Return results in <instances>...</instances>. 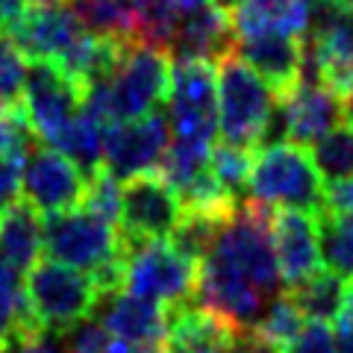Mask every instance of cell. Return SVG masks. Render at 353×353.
I'll return each mask as SVG.
<instances>
[{
	"label": "cell",
	"mask_w": 353,
	"mask_h": 353,
	"mask_svg": "<svg viewBox=\"0 0 353 353\" xmlns=\"http://www.w3.org/2000/svg\"><path fill=\"white\" fill-rule=\"evenodd\" d=\"M21 106L30 118L32 132L50 148H59L83 109V88L57 62H32L27 68Z\"/></svg>",
	"instance_id": "cell-8"
},
{
	"label": "cell",
	"mask_w": 353,
	"mask_h": 353,
	"mask_svg": "<svg viewBox=\"0 0 353 353\" xmlns=\"http://www.w3.org/2000/svg\"><path fill=\"white\" fill-rule=\"evenodd\" d=\"M336 353H353V318L347 315L336 321Z\"/></svg>",
	"instance_id": "cell-43"
},
{
	"label": "cell",
	"mask_w": 353,
	"mask_h": 353,
	"mask_svg": "<svg viewBox=\"0 0 353 353\" xmlns=\"http://www.w3.org/2000/svg\"><path fill=\"white\" fill-rule=\"evenodd\" d=\"M106 353H165V347H141V345H127V341H109Z\"/></svg>",
	"instance_id": "cell-46"
},
{
	"label": "cell",
	"mask_w": 353,
	"mask_h": 353,
	"mask_svg": "<svg viewBox=\"0 0 353 353\" xmlns=\"http://www.w3.org/2000/svg\"><path fill=\"white\" fill-rule=\"evenodd\" d=\"M283 353H336V330L324 321H309Z\"/></svg>",
	"instance_id": "cell-39"
},
{
	"label": "cell",
	"mask_w": 353,
	"mask_h": 353,
	"mask_svg": "<svg viewBox=\"0 0 353 353\" xmlns=\"http://www.w3.org/2000/svg\"><path fill=\"white\" fill-rule=\"evenodd\" d=\"M271 236L280 280L294 289L321 271V221L306 209H271Z\"/></svg>",
	"instance_id": "cell-15"
},
{
	"label": "cell",
	"mask_w": 353,
	"mask_h": 353,
	"mask_svg": "<svg viewBox=\"0 0 353 353\" xmlns=\"http://www.w3.org/2000/svg\"><path fill=\"white\" fill-rule=\"evenodd\" d=\"M80 30L83 24L77 21L68 3H41L24 9V15L6 32L15 41V48L24 53V59L57 62Z\"/></svg>",
	"instance_id": "cell-17"
},
{
	"label": "cell",
	"mask_w": 353,
	"mask_h": 353,
	"mask_svg": "<svg viewBox=\"0 0 353 353\" xmlns=\"http://www.w3.org/2000/svg\"><path fill=\"white\" fill-rule=\"evenodd\" d=\"M315 18V0H241L233 12L236 36L303 39Z\"/></svg>",
	"instance_id": "cell-21"
},
{
	"label": "cell",
	"mask_w": 353,
	"mask_h": 353,
	"mask_svg": "<svg viewBox=\"0 0 353 353\" xmlns=\"http://www.w3.org/2000/svg\"><path fill=\"white\" fill-rule=\"evenodd\" d=\"M168 145H171V121L157 109V112L145 118L106 127L103 165L115 180L127 183L139 174L157 171Z\"/></svg>",
	"instance_id": "cell-10"
},
{
	"label": "cell",
	"mask_w": 353,
	"mask_h": 353,
	"mask_svg": "<svg viewBox=\"0 0 353 353\" xmlns=\"http://www.w3.org/2000/svg\"><path fill=\"white\" fill-rule=\"evenodd\" d=\"M312 159L327 183L353 176V121L330 130L321 141L312 145Z\"/></svg>",
	"instance_id": "cell-32"
},
{
	"label": "cell",
	"mask_w": 353,
	"mask_h": 353,
	"mask_svg": "<svg viewBox=\"0 0 353 353\" xmlns=\"http://www.w3.org/2000/svg\"><path fill=\"white\" fill-rule=\"evenodd\" d=\"M32 6H41V3H59V0H30Z\"/></svg>",
	"instance_id": "cell-50"
},
{
	"label": "cell",
	"mask_w": 353,
	"mask_h": 353,
	"mask_svg": "<svg viewBox=\"0 0 353 353\" xmlns=\"http://www.w3.org/2000/svg\"><path fill=\"white\" fill-rule=\"evenodd\" d=\"M127 239V236H124ZM201 262L180 253L168 239L130 241L127 239V280L124 292L162 303L165 309L194 301Z\"/></svg>",
	"instance_id": "cell-6"
},
{
	"label": "cell",
	"mask_w": 353,
	"mask_h": 353,
	"mask_svg": "<svg viewBox=\"0 0 353 353\" xmlns=\"http://www.w3.org/2000/svg\"><path fill=\"white\" fill-rule=\"evenodd\" d=\"M315 9H321V12H330V15L353 18V0H315Z\"/></svg>",
	"instance_id": "cell-45"
},
{
	"label": "cell",
	"mask_w": 353,
	"mask_h": 353,
	"mask_svg": "<svg viewBox=\"0 0 353 353\" xmlns=\"http://www.w3.org/2000/svg\"><path fill=\"white\" fill-rule=\"evenodd\" d=\"M236 53L256 71L274 94L289 97L306 74V44L294 36H250L236 41Z\"/></svg>",
	"instance_id": "cell-19"
},
{
	"label": "cell",
	"mask_w": 353,
	"mask_h": 353,
	"mask_svg": "<svg viewBox=\"0 0 353 353\" xmlns=\"http://www.w3.org/2000/svg\"><path fill=\"white\" fill-rule=\"evenodd\" d=\"M9 353H62V350L57 345V339H53V333H48V330H39V333L15 341V345L9 347Z\"/></svg>",
	"instance_id": "cell-42"
},
{
	"label": "cell",
	"mask_w": 353,
	"mask_h": 353,
	"mask_svg": "<svg viewBox=\"0 0 353 353\" xmlns=\"http://www.w3.org/2000/svg\"><path fill=\"white\" fill-rule=\"evenodd\" d=\"M27 157L30 153H0V215L21 203Z\"/></svg>",
	"instance_id": "cell-37"
},
{
	"label": "cell",
	"mask_w": 353,
	"mask_h": 353,
	"mask_svg": "<svg viewBox=\"0 0 353 353\" xmlns=\"http://www.w3.org/2000/svg\"><path fill=\"white\" fill-rule=\"evenodd\" d=\"M262 292L253 285L245 274H239L227 259H221L218 253H209L201 262L197 271V292L194 301L212 309L224 321L236 327L256 324L262 315Z\"/></svg>",
	"instance_id": "cell-14"
},
{
	"label": "cell",
	"mask_w": 353,
	"mask_h": 353,
	"mask_svg": "<svg viewBox=\"0 0 353 353\" xmlns=\"http://www.w3.org/2000/svg\"><path fill=\"white\" fill-rule=\"evenodd\" d=\"M27 83V62L24 53L15 48L6 30H0V109L18 106Z\"/></svg>",
	"instance_id": "cell-35"
},
{
	"label": "cell",
	"mask_w": 353,
	"mask_h": 353,
	"mask_svg": "<svg viewBox=\"0 0 353 353\" xmlns=\"http://www.w3.org/2000/svg\"><path fill=\"white\" fill-rule=\"evenodd\" d=\"M103 141H106V124L97 121L94 115H88L85 109H80V115L71 124V130L65 132V139L59 141V148L77 168H80L88 180L94 174H101L103 165Z\"/></svg>",
	"instance_id": "cell-29"
},
{
	"label": "cell",
	"mask_w": 353,
	"mask_h": 353,
	"mask_svg": "<svg viewBox=\"0 0 353 353\" xmlns=\"http://www.w3.org/2000/svg\"><path fill=\"white\" fill-rule=\"evenodd\" d=\"M350 121H353V106H350Z\"/></svg>",
	"instance_id": "cell-53"
},
{
	"label": "cell",
	"mask_w": 353,
	"mask_h": 353,
	"mask_svg": "<svg viewBox=\"0 0 353 353\" xmlns=\"http://www.w3.org/2000/svg\"><path fill=\"white\" fill-rule=\"evenodd\" d=\"M44 253L92 277L106 265L127 259V239L101 215L88 209H68L44 218Z\"/></svg>",
	"instance_id": "cell-5"
},
{
	"label": "cell",
	"mask_w": 353,
	"mask_h": 353,
	"mask_svg": "<svg viewBox=\"0 0 353 353\" xmlns=\"http://www.w3.org/2000/svg\"><path fill=\"white\" fill-rule=\"evenodd\" d=\"M215 6H221V9H227V12H236V6L241 3V0H212Z\"/></svg>",
	"instance_id": "cell-49"
},
{
	"label": "cell",
	"mask_w": 353,
	"mask_h": 353,
	"mask_svg": "<svg viewBox=\"0 0 353 353\" xmlns=\"http://www.w3.org/2000/svg\"><path fill=\"white\" fill-rule=\"evenodd\" d=\"M221 259H227L239 274L256 285L262 294H277L280 289V268L277 250L271 236V209L256 201H245L236 206V212L221 230L215 250Z\"/></svg>",
	"instance_id": "cell-7"
},
{
	"label": "cell",
	"mask_w": 353,
	"mask_h": 353,
	"mask_svg": "<svg viewBox=\"0 0 353 353\" xmlns=\"http://www.w3.org/2000/svg\"><path fill=\"white\" fill-rule=\"evenodd\" d=\"M321 24L315 27L306 44V74L318 77L347 103H353V18L321 12Z\"/></svg>",
	"instance_id": "cell-16"
},
{
	"label": "cell",
	"mask_w": 353,
	"mask_h": 353,
	"mask_svg": "<svg viewBox=\"0 0 353 353\" xmlns=\"http://www.w3.org/2000/svg\"><path fill=\"white\" fill-rule=\"evenodd\" d=\"M303 321L306 318H303L301 309H297V303L292 301V294H274L271 303L262 309L259 321L253 327H256L268 341H274L280 350H285L297 336H301V330L306 327Z\"/></svg>",
	"instance_id": "cell-34"
},
{
	"label": "cell",
	"mask_w": 353,
	"mask_h": 353,
	"mask_svg": "<svg viewBox=\"0 0 353 353\" xmlns=\"http://www.w3.org/2000/svg\"><path fill=\"white\" fill-rule=\"evenodd\" d=\"M321 262L341 280H353V215L321 212Z\"/></svg>",
	"instance_id": "cell-31"
},
{
	"label": "cell",
	"mask_w": 353,
	"mask_h": 353,
	"mask_svg": "<svg viewBox=\"0 0 353 353\" xmlns=\"http://www.w3.org/2000/svg\"><path fill=\"white\" fill-rule=\"evenodd\" d=\"M209 3H212V0H176V9H180V15H192Z\"/></svg>",
	"instance_id": "cell-47"
},
{
	"label": "cell",
	"mask_w": 353,
	"mask_h": 353,
	"mask_svg": "<svg viewBox=\"0 0 353 353\" xmlns=\"http://www.w3.org/2000/svg\"><path fill=\"white\" fill-rule=\"evenodd\" d=\"M183 215V203L159 171L139 174L124 183L121 233L130 241L168 239Z\"/></svg>",
	"instance_id": "cell-11"
},
{
	"label": "cell",
	"mask_w": 353,
	"mask_h": 353,
	"mask_svg": "<svg viewBox=\"0 0 353 353\" xmlns=\"http://www.w3.org/2000/svg\"><path fill=\"white\" fill-rule=\"evenodd\" d=\"M85 185L88 176L62 150L50 145H36L30 150L24 168V194L41 218L68 212L77 203H83Z\"/></svg>",
	"instance_id": "cell-12"
},
{
	"label": "cell",
	"mask_w": 353,
	"mask_h": 353,
	"mask_svg": "<svg viewBox=\"0 0 353 353\" xmlns=\"http://www.w3.org/2000/svg\"><path fill=\"white\" fill-rule=\"evenodd\" d=\"M109 341L112 339H109V330L103 327V321L85 318L83 324H77L68 333L62 353H106Z\"/></svg>",
	"instance_id": "cell-38"
},
{
	"label": "cell",
	"mask_w": 353,
	"mask_h": 353,
	"mask_svg": "<svg viewBox=\"0 0 353 353\" xmlns=\"http://www.w3.org/2000/svg\"><path fill=\"white\" fill-rule=\"evenodd\" d=\"M253 148H241V145H224L212 148L209 153V171L212 176L221 183V189H224L230 197H236L248 189V180H250V168H253Z\"/></svg>",
	"instance_id": "cell-33"
},
{
	"label": "cell",
	"mask_w": 353,
	"mask_h": 353,
	"mask_svg": "<svg viewBox=\"0 0 353 353\" xmlns=\"http://www.w3.org/2000/svg\"><path fill=\"white\" fill-rule=\"evenodd\" d=\"M39 330L44 327L39 324L30 306L27 285L21 283V271L0 256V341L12 347L15 341L39 333Z\"/></svg>",
	"instance_id": "cell-25"
},
{
	"label": "cell",
	"mask_w": 353,
	"mask_h": 353,
	"mask_svg": "<svg viewBox=\"0 0 353 353\" xmlns=\"http://www.w3.org/2000/svg\"><path fill=\"white\" fill-rule=\"evenodd\" d=\"M292 301L303 312L306 321H339L345 312V294L347 283L333 271H318L309 280L297 283L294 289H289Z\"/></svg>",
	"instance_id": "cell-26"
},
{
	"label": "cell",
	"mask_w": 353,
	"mask_h": 353,
	"mask_svg": "<svg viewBox=\"0 0 353 353\" xmlns=\"http://www.w3.org/2000/svg\"><path fill=\"white\" fill-rule=\"evenodd\" d=\"M132 9H136V41L168 53L183 18L176 0H132Z\"/></svg>",
	"instance_id": "cell-30"
},
{
	"label": "cell",
	"mask_w": 353,
	"mask_h": 353,
	"mask_svg": "<svg viewBox=\"0 0 353 353\" xmlns=\"http://www.w3.org/2000/svg\"><path fill=\"white\" fill-rule=\"evenodd\" d=\"M0 353H9V347L3 345V341H0Z\"/></svg>",
	"instance_id": "cell-51"
},
{
	"label": "cell",
	"mask_w": 353,
	"mask_h": 353,
	"mask_svg": "<svg viewBox=\"0 0 353 353\" xmlns=\"http://www.w3.org/2000/svg\"><path fill=\"white\" fill-rule=\"evenodd\" d=\"M227 353H283L274 341H268L253 324L248 327H236L233 336H230Z\"/></svg>",
	"instance_id": "cell-40"
},
{
	"label": "cell",
	"mask_w": 353,
	"mask_h": 353,
	"mask_svg": "<svg viewBox=\"0 0 353 353\" xmlns=\"http://www.w3.org/2000/svg\"><path fill=\"white\" fill-rule=\"evenodd\" d=\"M168 121L174 139L212 145L218 127V71L212 62H174Z\"/></svg>",
	"instance_id": "cell-9"
},
{
	"label": "cell",
	"mask_w": 353,
	"mask_h": 353,
	"mask_svg": "<svg viewBox=\"0 0 353 353\" xmlns=\"http://www.w3.org/2000/svg\"><path fill=\"white\" fill-rule=\"evenodd\" d=\"M236 212V209H233ZM233 212H209V209H183L180 221H176L174 233L168 236L171 245L185 253L194 262H203L209 253L215 250V241L221 230L230 221Z\"/></svg>",
	"instance_id": "cell-28"
},
{
	"label": "cell",
	"mask_w": 353,
	"mask_h": 353,
	"mask_svg": "<svg viewBox=\"0 0 353 353\" xmlns=\"http://www.w3.org/2000/svg\"><path fill=\"white\" fill-rule=\"evenodd\" d=\"M24 15V0H0V30H9Z\"/></svg>",
	"instance_id": "cell-44"
},
{
	"label": "cell",
	"mask_w": 353,
	"mask_h": 353,
	"mask_svg": "<svg viewBox=\"0 0 353 353\" xmlns=\"http://www.w3.org/2000/svg\"><path fill=\"white\" fill-rule=\"evenodd\" d=\"M27 297L39 324L48 333H71L77 324L92 318L97 303L103 301L94 280L85 271L62 265L57 259H41L30 268Z\"/></svg>",
	"instance_id": "cell-4"
},
{
	"label": "cell",
	"mask_w": 353,
	"mask_h": 353,
	"mask_svg": "<svg viewBox=\"0 0 353 353\" xmlns=\"http://www.w3.org/2000/svg\"><path fill=\"white\" fill-rule=\"evenodd\" d=\"M171 68V53L148 48L141 41H127L115 71L85 88L83 109L106 127L145 118L168 101Z\"/></svg>",
	"instance_id": "cell-1"
},
{
	"label": "cell",
	"mask_w": 353,
	"mask_h": 353,
	"mask_svg": "<svg viewBox=\"0 0 353 353\" xmlns=\"http://www.w3.org/2000/svg\"><path fill=\"white\" fill-rule=\"evenodd\" d=\"M341 315L353 318V280L347 283V294H345V312H341Z\"/></svg>",
	"instance_id": "cell-48"
},
{
	"label": "cell",
	"mask_w": 353,
	"mask_h": 353,
	"mask_svg": "<svg viewBox=\"0 0 353 353\" xmlns=\"http://www.w3.org/2000/svg\"><path fill=\"white\" fill-rule=\"evenodd\" d=\"M124 48H127V41H121V39H109V36H97V32L80 30L74 36V41L62 50L57 65L85 94V88L92 83L106 80V77L115 71V65L124 57Z\"/></svg>",
	"instance_id": "cell-23"
},
{
	"label": "cell",
	"mask_w": 353,
	"mask_h": 353,
	"mask_svg": "<svg viewBox=\"0 0 353 353\" xmlns=\"http://www.w3.org/2000/svg\"><path fill=\"white\" fill-rule=\"evenodd\" d=\"M236 324L224 321L212 309L189 301L183 306L168 309V339L165 353H212L227 350Z\"/></svg>",
	"instance_id": "cell-22"
},
{
	"label": "cell",
	"mask_w": 353,
	"mask_h": 353,
	"mask_svg": "<svg viewBox=\"0 0 353 353\" xmlns=\"http://www.w3.org/2000/svg\"><path fill=\"white\" fill-rule=\"evenodd\" d=\"M324 176L303 145L274 141L253 157L248 192L250 201L268 209H306L324 212Z\"/></svg>",
	"instance_id": "cell-3"
},
{
	"label": "cell",
	"mask_w": 353,
	"mask_h": 353,
	"mask_svg": "<svg viewBox=\"0 0 353 353\" xmlns=\"http://www.w3.org/2000/svg\"><path fill=\"white\" fill-rule=\"evenodd\" d=\"M103 327L109 330L112 339L127 341V345L165 347V339H168V309L162 303L121 292L106 301Z\"/></svg>",
	"instance_id": "cell-20"
},
{
	"label": "cell",
	"mask_w": 353,
	"mask_h": 353,
	"mask_svg": "<svg viewBox=\"0 0 353 353\" xmlns=\"http://www.w3.org/2000/svg\"><path fill=\"white\" fill-rule=\"evenodd\" d=\"M121 201H124V185L103 168L101 174H94L92 180H88L83 209L101 215L103 221H109V224H118L121 221Z\"/></svg>",
	"instance_id": "cell-36"
},
{
	"label": "cell",
	"mask_w": 353,
	"mask_h": 353,
	"mask_svg": "<svg viewBox=\"0 0 353 353\" xmlns=\"http://www.w3.org/2000/svg\"><path fill=\"white\" fill-rule=\"evenodd\" d=\"M324 212L353 215V176L327 183V189H324Z\"/></svg>",
	"instance_id": "cell-41"
},
{
	"label": "cell",
	"mask_w": 353,
	"mask_h": 353,
	"mask_svg": "<svg viewBox=\"0 0 353 353\" xmlns=\"http://www.w3.org/2000/svg\"><path fill=\"white\" fill-rule=\"evenodd\" d=\"M44 250V218L30 203H15L0 215V256L18 271L32 268Z\"/></svg>",
	"instance_id": "cell-24"
},
{
	"label": "cell",
	"mask_w": 353,
	"mask_h": 353,
	"mask_svg": "<svg viewBox=\"0 0 353 353\" xmlns=\"http://www.w3.org/2000/svg\"><path fill=\"white\" fill-rule=\"evenodd\" d=\"M212 353H227V350H212Z\"/></svg>",
	"instance_id": "cell-52"
},
{
	"label": "cell",
	"mask_w": 353,
	"mask_h": 353,
	"mask_svg": "<svg viewBox=\"0 0 353 353\" xmlns=\"http://www.w3.org/2000/svg\"><path fill=\"white\" fill-rule=\"evenodd\" d=\"M236 24L233 12L209 3L192 15H183L176 36L171 41L174 62H212L218 65L227 53L236 50Z\"/></svg>",
	"instance_id": "cell-18"
},
{
	"label": "cell",
	"mask_w": 353,
	"mask_h": 353,
	"mask_svg": "<svg viewBox=\"0 0 353 353\" xmlns=\"http://www.w3.org/2000/svg\"><path fill=\"white\" fill-rule=\"evenodd\" d=\"M218 71V127L224 141L241 148L265 145L277 118L280 97L239 53H227Z\"/></svg>",
	"instance_id": "cell-2"
},
{
	"label": "cell",
	"mask_w": 353,
	"mask_h": 353,
	"mask_svg": "<svg viewBox=\"0 0 353 353\" xmlns=\"http://www.w3.org/2000/svg\"><path fill=\"white\" fill-rule=\"evenodd\" d=\"M83 30L97 36L136 41V9L132 0H68Z\"/></svg>",
	"instance_id": "cell-27"
},
{
	"label": "cell",
	"mask_w": 353,
	"mask_h": 353,
	"mask_svg": "<svg viewBox=\"0 0 353 353\" xmlns=\"http://www.w3.org/2000/svg\"><path fill=\"white\" fill-rule=\"evenodd\" d=\"M280 115L285 139L309 148L321 141L330 130L350 121V103L330 85H324L318 77L303 74L301 85L280 101Z\"/></svg>",
	"instance_id": "cell-13"
}]
</instances>
